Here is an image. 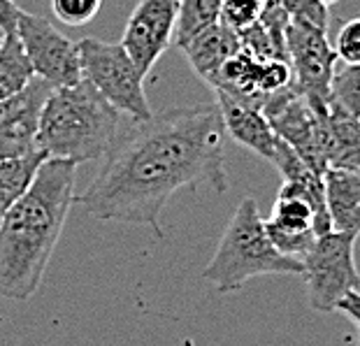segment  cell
Segmentation results:
<instances>
[{
  "label": "cell",
  "mask_w": 360,
  "mask_h": 346,
  "mask_svg": "<svg viewBox=\"0 0 360 346\" xmlns=\"http://www.w3.org/2000/svg\"><path fill=\"white\" fill-rule=\"evenodd\" d=\"M228 188L226 128L217 103L170 107L119 133L82 198L101 221L149 226L165 237L160 214L181 188Z\"/></svg>",
  "instance_id": "obj_1"
},
{
  "label": "cell",
  "mask_w": 360,
  "mask_h": 346,
  "mask_svg": "<svg viewBox=\"0 0 360 346\" xmlns=\"http://www.w3.org/2000/svg\"><path fill=\"white\" fill-rule=\"evenodd\" d=\"M70 160L47 158L33 184L0 223V297L30 300L44 279L51 253L75 203Z\"/></svg>",
  "instance_id": "obj_2"
},
{
  "label": "cell",
  "mask_w": 360,
  "mask_h": 346,
  "mask_svg": "<svg viewBox=\"0 0 360 346\" xmlns=\"http://www.w3.org/2000/svg\"><path fill=\"white\" fill-rule=\"evenodd\" d=\"M121 121L124 114L82 77L72 86L51 89L42 107L37 149L75 165L101 160L117 142Z\"/></svg>",
  "instance_id": "obj_3"
},
{
  "label": "cell",
  "mask_w": 360,
  "mask_h": 346,
  "mask_svg": "<svg viewBox=\"0 0 360 346\" xmlns=\"http://www.w3.org/2000/svg\"><path fill=\"white\" fill-rule=\"evenodd\" d=\"M300 258L283 256L265 233V219L260 217L254 198H242L228 221L217 253L207 263L202 276L214 283L219 293H233L254 276L286 274L302 276Z\"/></svg>",
  "instance_id": "obj_4"
},
{
  "label": "cell",
  "mask_w": 360,
  "mask_h": 346,
  "mask_svg": "<svg viewBox=\"0 0 360 346\" xmlns=\"http://www.w3.org/2000/svg\"><path fill=\"white\" fill-rule=\"evenodd\" d=\"M79 44L82 77L96 86L107 103L130 121H147L154 117L149 98L144 94V77L137 70L121 42H103L86 37Z\"/></svg>",
  "instance_id": "obj_5"
},
{
  "label": "cell",
  "mask_w": 360,
  "mask_h": 346,
  "mask_svg": "<svg viewBox=\"0 0 360 346\" xmlns=\"http://www.w3.org/2000/svg\"><path fill=\"white\" fill-rule=\"evenodd\" d=\"M356 244L358 235L330 230L326 235H319L311 249L302 256V279L307 283V295L314 312H337L342 300L351 290L360 288Z\"/></svg>",
  "instance_id": "obj_6"
},
{
  "label": "cell",
  "mask_w": 360,
  "mask_h": 346,
  "mask_svg": "<svg viewBox=\"0 0 360 346\" xmlns=\"http://www.w3.org/2000/svg\"><path fill=\"white\" fill-rule=\"evenodd\" d=\"M17 35L40 79L49 82L53 89L72 86L82 82L79 44L65 37L58 28H53L49 19L40 14L21 12Z\"/></svg>",
  "instance_id": "obj_7"
},
{
  "label": "cell",
  "mask_w": 360,
  "mask_h": 346,
  "mask_svg": "<svg viewBox=\"0 0 360 346\" xmlns=\"http://www.w3.org/2000/svg\"><path fill=\"white\" fill-rule=\"evenodd\" d=\"M286 49L297 94L309 103L330 100V84L340 58L328 40V30L314 28L302 21H288Z\"/></svg>",
  "instance_id": "obj_8"
},
{
  "label": "cell",
  "mask_w": 360,
  "mask_h": 346,
  "mask_svg": "<svg viewBox=\"0 0 360 346\" xmlns=\"http://www.w3.org/2000/svg\"><path fill=\"white\" fill-rule=\"evenodd\" d=\"M290 86L293 70L288 60L258 58L244 49L237 51L212 82L214 91H224L260 112H265L267 105Z\"/></svg>",
  "instance_id": "obj_9"
},
{
  "label": "cell",
  "mask_w": 360,
  "mask_h": 346,
  "mask_svg": "<svg viewBox=\"0 0 360 346\" xmlns=\"http://www.w3.org/2000/svg\"><path fill=\"white\" fill-rule=\"evenodd\" d=\"M177 19L179 0H137L130 12L121 44L144 79L174 42Z\"/></svg>",
  "instance_id": "obj_10"
},
{
  "label": "cell",
  "mask_w": 360,
  "mask_h": 346,
  "mask_svg": "<svg viewBox=\"0 0 360 346\" xmlns=\"http://www.w3.org/2000/svg\"><path fill=\"white\" fill-rule=\"evenodd\" d=\"M51 84L35 77L17 96L0 100V160L28 156L37 149L42 107L51 94Z\"/></svg>",
  "instance_id": "obj_11"
},
{
  "label": "cell",
  "mask_w": 360,
  "mask_h": 346,
  "mask_svg": "<svg viewBox=\"0 0 360 346\" xmlns=\"http://www.w3.org/2000/svg\"><path fill=\"white\" fill-rule=\"evenodd\" d=\"M309 105L319 114L321 126H323L328 170L330 167L360 170V117L347 112L333 98Z\"/></svg>",
  "instance_id": "obj_12"
},
{
  "label": "cell",
  "mask_w": 360,
  "mask_h": 346,
  "mask_svg": "<svg viewBox=\"0 0 360 346\" xmlns=\"http://www.w3.org/2000/svg\"><path fill=\"white\" fill-rule=\"evenodd\" d=\"M214 94H217V105L221 110V119H224L226 135H231L237 144L251 149L256 156L272 163L277 133L272 130L265 112L224 94V91H214Z\"/></svg>",
  "instance_id": "obj_13"
},
{
  "label": "cell",
  "mask_w": 360,
  "mask_h": 346,
  "mask_svg": "<svg viewBox=\"0 0 360 346\" xmlns=\"http://www.w3.org/2000/svg\"><path fill=\"white\" fill-rule=\"evenodd\" d=\"M240 49H242L240 35L228 28L224 21L205 28L202 33H198L193 40H188L181 47V51L186 53L191 70L200 77L202 82L210 84V86L219 77L221 68H224Z\"/></svg>",
  "instance_id": "obj_14"
},
{
  "label": "cell",
  "mask_w": 360,
  "mask_h": 346,
  "mask_svg": "<svg viewBox=\"0 0 360 346\" xmlns=\"http://www.w3.org/2000/svg\"><path fill=\"white\" fill-rule=\"evenodd\" d=\"M323 184L333 230L360 237V170L330 167L323 174Z\"/></svg>",
  "instance_id": "obj_15"
},
{
  "label": "cell",
  "mask_w": 360,
  "mask_h": 346,
  "mask_svg": "<svg viewBox=\"0 0 360 346\" xmlns=\"http://www.w3.org/2000/svg\"><path fill=\"white\" fill-rule=\"evenodd\" d=\"M44 160L47 156L42 151H33L21 158L0 160V223H3L5 214L17 205V200L30 188Z\"/></svg>",
  "instance_id": "obj_16"
},
{
  "label": "cell",
  "mask_w": 360,
  "mask_h": 346,
  "mask_svg": "<svg viewBox=\"0 0 360 346\" xmlns=\"http://www.w3.org/2000/svg\"><path fill=\"white\" fill-rule=\"evenodd\" d=\"M33 63L21 44L17 30L0 40V100L21 94L35 79Z\"/></svg>",
  "instance_id": "obj_17"
},
{
  "label": "cell",
  "mask_w": 360,
  "mask_h": 346,
  "mask_svg": "<svg viewBox=\"0 0 360 346\" xmlns=\"http://www.w3.org/2000/svg\"><path fill=\"white\" fill-rule=\"evenodd\" d=\"M224 0H179V19L174 30V44L181 49L198 33L221 21Z\"/></svg>",
  "instance_id": "obj_18"
},
{
  "label": "cell",
  "mask_w": 360,
  "mask_h": 346,
  "mask_svg": "<svg viewBox=\"0 0 360 346\" xmlns=\"http://www.w3.org/2000/svg\"><path fill=\"white\" fill-rule=\"evenodd\" d=\"M330 96L337 105L360 117V65L337 68L330 84Z\"/></svg>",
  "instance_id": "obj_19"
},
{
  "label": "cell",
  "mask_w": 360,
  "mask_h": 346,
  "mask_svg": "<svg viewBox=\"0 0 360 346\" xmlns=\"http://www.w3.org/2000/svg\"><path fill=\"white\" fill-rule=\"evenodd\" d=\"M103 7V0H51V12L60 24L79 28L91 24Z\"/></svg>",
  "instance_id": "obj_20"
},
{
  "label": "cell",
  "mask_w": 360,
  "mask_h": 346,
  "mask_svg": "<svg viewBox=\"0 0 360 346\" xmlns=\"http://www.w3.org/2000/svg\"><path fill=\"white\" fill-rule=\"evenodd\" d=\"M263 7L265 0H224V5H221V21L231 30H235V33H242L244 28H249L260 19Z\"/></svg>",
  "instance_id": "obj_21"
},
{
  "label": "cell",
  "mask_w": 360,
  "mask_h": 346,
  "mask_svg": "<svg viewBox=\"0 0 360 346\" xmlns=\"http://www.w3.org/2000/svg\"><path fill=\"white\" fill-rule=\"evenodd\" d=\"M265 233L270 237V242L274 244V249L283 256H293V258H300L311 249V244L316 242V233H288V230H281L277 226H272V223L265 221Z\"/></svg>",
  "instance_id": "obj_22"
},
{
  "label": "cell",
  "mask_w": 360,
  "mask_h": 346,
  "mask_svg": "<svg viewBox=\"0 0 360 346\" xmlns=\"http://www.w3.org/2000/svg\"><path fill=\"white\" fill-rule=\"evenodd\" d=\"M279 3L290 21H302V24H309L314 28L328 30L330 10L323 0H279Z\"/></svg>",
  "instance_id": "obj_23"
},
{
  "label": "cell",
  "mask_w": 360,
  "mask_h": 346,
  "mask_svg": "<svg viewBox=\"0 0 360 346\" xmlns=\"http://www.w3.org/2000/svg\"><path fill=\"white\" fill-rule=\"evenodd\" d=\"M335 53L344 65H360V17L347 21L335 40Z\"/></svg>",
  "instance_id": "obj_24"
},
{
  "label": "cell",
  "mask_w": 360,
  "mask_h": 346,
  "mask_svg": "<svg viewBox=\"0 0 360 346\" xmlns=\"http://www.w3.org/2000/svg\"><path fill=\"white\" fill-rule=\"evenodd\" d=\"M21 12H24V10H21L14 0H0V30H3L5 35L17 30Z\"/></svg>",
  "instance_id": "obj_25"
},
{
  "label": "cell",
  "mask_w": 360,
  "mask_h": 346,
  "mask_svg": "<svg viewBox=\"0 0 360 346\" xmlns=\"http://www.w3.org/2000/svg\"><path fill=\"white\" fill-rule=\"evenodd\" d=\"M337 312H342L344 316L354 321L358 326V330H360V293H358V290H351V293L342 300V305H340V309H337Z\"/></svg>",
  "instance_id": "obj_26"
},
{
  "label": "cell",
  "mask_w": 360,
  "mask_h": 346,
  "mask_svg": "<svg viewBox=\"0 0 360 346\" xmlns=\"http://www.w3.org/2000/svg\"><path fill=\"white\" fill-rule=\"evenodd\" d=\"M323 3H326L328 7H330V5H335V3H340V0H323Z\"/></svg>",
  "instance_id": "obj_27"
},
{
  "label": "cell",
  "mask_w": 360,
  "mask_h": 346,
  "mask_svg": "<svg viewBox=\"0 0 360 346\" xmlns=\"http://www.w3.org/2000/svg\"><path fill=\"white\" fill-rule=\"evenodd\" d=\"M3 37H5V33H3V30H0V40H3Z\"/></svg>",
  "instance_id": "obj_28"
},
{
  "label": "cell",
  "mask_w": 360,
  "mask_h": 346,
  "mask_svg": "<svg viewBox=\"0 0 360 346\" xmlns=\"http://www.w3.org/2000/svg\"><path fill=\"white\" fill-rule=\"evenodd\" d=\"M358 346H360V330H358Z\"/></svg>",
  "instance_id": "obj_29"
}]
</instances>
